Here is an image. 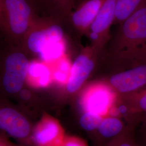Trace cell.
<instances>
[{
	"instance_id": "1",
	"label": "cell",
	"mask_w": 146,
	"mask_h": 146,
	"mask_svg": "<svg viewBox=\"0 0 146 146\" xmlns=\"http://www.w3.org/2000/svg\"><path fill=\"white\" fill-rule=\"evenodd\" d=\"M31 0H0V31L23 43L36 18Z\"/></svg>"
},
{
	"instance_id": "2",
	"label": "cell",
	"mask_w": 146,
	"mask_h": 146,
	"mask_svg": "<svg viewBox=\"0 0 146 146\" xmlns=\"http://www.w3.org/2000/svg\"><path fill=\"white\" fill-rule=\"evenodd\" d=\"M119 36L133 52L146 56V5H143L120 24Z\"/></svg>"
},
{
	"instance_id": "3",
	"label": "cell",
	"mask_w": 146,
	"mask_h": 146,
	"mask_svg": "<svg viewBox=\"0 0 146 146\" xmlns=\"http://www.w3.org/2000/svg\"><path fill=\"white\" fill-rule=\"evenodd\" d=\"M29 64L26 55L20 51L13 52L7 56L3 77V86L6 92L15 94L21 90L27 76Z\"/></svg>"
},
{
	"instance_id": "4",
	"label": "cell",
	"mask_w": 146,
	"mask_h": 146,
	"mask_svg": "<svg viewBox=\"0 0 146 146\" xmlns=\"http://www.w3.org/2000/svg\"><path fill=\"white\" fill-rule=\"evenodd\" d=\"M116 2V0H106L92 23L87 34L93 42L100 43L108 36L115 20Z\"/></svg>"
},
{
	"instance_id": "5",
	"label": "cell",
	"mask_w": 146,
	"mask_h": 146,
	"mask_svg": "<svg viewBox=\"0 0 146 146\" xmlns=\"http://www.w3.org/2000/svg\"><path fill=\"white\" fill-rule=\"evenodd\" d=\"M0 129L16 139H24L31 131L26 118L17 110L5 107L0 109Z\"/></svg>"
},
{
	"instance_id": "6",
	"label": "cell",
	"mask_w": 146,
	"mask_h": 146,
	"mask_svg": "<svg viewBox=\"0 0 146 146\" xmlns=\"http://www.w3.org/2000/svg\"><path fill=\"white\" fill-rule=\"evenodd\" d=\"M106 0H86L72 12L69 20L77 31L88 33Z\"/></svg>"
},
{
	"instance_id": "7",
	"label": "cell",
	"mask_w": 146,
	"mask_h": 146,
	"mask_svg": "<svg viewBox=\"0 0 146 146\" xmlns=\"http://www.w3.org/2000/svg\"><path fill=\"white\" fill-rule=\"evenodd\" d=\"M110 83L121 92L134 91L146 84V63L113 76Z\"/></svg>"
},
{
	"instance_id": "8",
	"label": "cell",
	"mask_w": 146,
	"mask_h": 146,
	"mask_svg": "<svg viewBox=\"0 0 146 146\" xmlns=\"http://www.w3.org/2000/svg\"><path fill=\"white\" fill-rule=\"evenodd\" d=\"M94 61L85 54L76 58L70 70L67 88L69 92L76 91L94 69Z\"/></svg>"
},
{
	"instance_id": "9",
	"label": "cell",
	"mask_w": 146,
	"mask_h": 146,
	"mask_svg": "<svg viewBox=\"0 0 146 146\" xmlns=\"http://www.w3.org/2000/svg\"><path fill=\"white\" fill-rule=\"evenodd\" d=\"M60 128L53 121H46L37 127L33 133V138L38 146H49L58 143Z\"/></svg>"
},
{
	"instance_id": "10",
	"label": "cell",
	"mask_w": 146,
	"mask_h": 146,
	"mask_svg": "<svg viewBox=\"0 0 146 146\" xmlns=\"http://www.w3.org/2000/svg\"><path fill=\"white\" fill-rule=\"evenodd\" d=\"M110 101L109 93L104 89H98L92 92L86 101V108L88 112L96 114H104Z\"/></svg>"
},
{
	"instance_id": "11",
	"label": "cell",
	"mask_w": 146,
	"mask_h": 146,
	"mask_svg": "<svg viewBox=\"0 0 146 146\" xmlns=\"http://www.w3.org/2000/svg\"><path fill=\"white\" fill-rule=\"evenodd\" d=\"M145 5V0H116L114 22L120 25Z\"/></svg>"
},
{
	"instance_id": "12",
	"label": "cell",
	"mask_w": 146,
	"mask_h": 146,
	"mask_svg": "<svg viewBox=\"0 0 146 146\" xmlns=\"http://www.w3.org/2000/svg\"><path fill=\"white\" fill-rule=\"evenodd\" d=\"M27 78L31 84L44 87L49 82L50 72L46 66L41 64L31 63L29 64Z\"/></svg>"
},
{
	"instance_id": "13",
	"label": "cell",
	"mask_w": 146,
	"mask_h": 146,
	"mask_svg": "<svg viewBox=\"0 0 146 146\" xmlns=\"http://www.w3.org/2000/svg\"><path fill=\"white\" fill-rule=\"evenodd\" d=\"M54 15L62 20H69L73 12L72 0H46Z\"/></svg>"
},
{
	"instance_id": "14",
	"label": "cell",
	"mask_w": 146,
	"mask_h": 146,
	"mask_svg": "<svg viewBox=\"0 0 146 146\" xmlns=\"http://www.w3.org/2000/svg\"><path fill=\"white\" fill-rule=\"evenodd\" d=\"M100 134L106 138L117 135L122 129V125L120 121L114 118L106 119L101 122L98 128Z\"/></svg>"
},
{
	"instance_id": "15",
	"label": "cell",
	"mask_w": 146,
	"mask_h": 146,
	"mask_svg": "<svg viewBox=\"0 0 146 146\" xmlns=\"http://www.w3.org/2000/svg\"><path fill=\"white\" fill-rule=\"evenodd\" d=\"M101 123L99 115L88 112L82 115L80 120L81 127L86 131H93L99 127Z\"/></svg>"
},
{
	"instance_id": "16",
	"label": "cell",
	"mask_w": 146,
	"mask_h": 146,
	"mask_svg": "<svg viewBox=\"0 0 146 146\" xmlns=\"http://www.w3.org/2000/svg\"><path fill=\"white\" fill-rule=\"evenodd\" d=\"M137 104L139 109L146 111V90L142 94L138 100Z\"/></svg>"
},
{
	"instance_id": "17",
	"label": "cell",
	"mask_w": 146,
	"mask_h": 146,
	"mask_svg": "<svg viewBox=\"0 0 146 146\" xmlns=\"http://www.w3.org/2000/svg\"><path fill=\"white\" fill-rule=\"evenodd\" d=\"M67 74L66 72H64L60 70H58L54 74L55 78L60 82H64L67 79Z\"/></svg>"
},
{
	"instance_id": "18",
	"label": "cell",
	"mask_w": 146,
	"mask_h": 146,
	"mask_svg": "<svg viewBox=\"0 0 146 146\" xmlns=\"http://www.w3.org/2000/svg\"><path fill=\"white\" fill-rule=\"evenodd\" d=\"M63 146H83L78 141L75 140H69L68 141H66L64 143Z\"/></svg>"
},
{
	"instance_id": "19",
	"label": "cell",
	"mask_w": 146,
	"mask_h": 146,
	"mask_svg": "<svg viewBox=\"0 0 146 146\" xmlns=\"http://www.w3.org/2000/svg\"><path fill=\"white\" fill-rule=\"evenodd\" d=\"M72 2H73V7L74 8V7L75 6H78L80 5H81L82 2H84V1H85L86 0H72Z\"/></svg>"
},
{
	"instance_id": "20",
	"label": "cell",
	"mask_w": 146,
	"mask_h": 146,
	"mask_svg": "<svg viewBox=\"0 0 146 146\" xmlns=\"http://www.w3.org/2000/svg\"><path fill=\"white\" fill-rule=\"evenodd\" d=\"M119 110H120V112L122 113H125L126 111H127V108L126 107L123 106H122L119 107Z\"/></svg>"
},
{
	"instance_id": "21",
	"label": "cell",
	"mask_w": 146,
	"mask_h": 146,
	"mask_svg": "<svg viewBox=\"0 0 146 146\" xmlns=\"http://www.w3.org/2000/svg\"><path fill=\"white\" fill-rule=\"evenodd\" d=\"M119 146H134L133 145H132L131 143H128V142H124L122 143Z\"/></svg>"
},
{
	"instance_id": "22",
	"label": "cell",
	"mask_w": 146,
	"mask_h": 146,
	"mask_svg": "<svg viewBox=\"0 0 146 146\" xmlns=\"http://www.w3.org/2000/svg\"><path fill=\"white\" fill-rule=\"evenodd\" d=\"M143 143L142 144V146H146V134H145V138L143 139Z\"/></svg>"
},
{
	"instance_id": "23",
	"label": "cell",
	"mask_w": 146,
	"mask_h": 146,
	"mask_svg": "<svg viewBox=\"0 0 146 146\" xmlns=\"http://www.w3.org/2000/svg\"><path fill=\"white\" fill-rule=\"evenodd\" d=\"M31 1H33V2L35 4V2H36L37 0H31Z\"/></svg>"
},
{
	"instance_id": "24",
	"label": "cell",
	"mask_w": 146,
	"mask_h": 146,
	"mask_svg": "<svg viewBox=\"0 0 146 146\" xmlns=\"http://www.w3.org/2000/svg\"><path fill=\"white\" fill-rule=\"evenodd\" d=\"M0 146H7V145L5 144V145H0Z\"/></svg>"
},
{
	"instance_id": "25",
	"label": "cell",
	"mask_w": 146,
	"mask_h": 146,
	"mask_svg": "<svg viewBox=\"0 0 146 146\" xmlns=\"http://www.w3.org/2000/svg\"><path fill=\"white\" fill-rule=\"evenodd\" d=\"M145 5H146V0H145Z\"/></svg>"
}]
</instances>
